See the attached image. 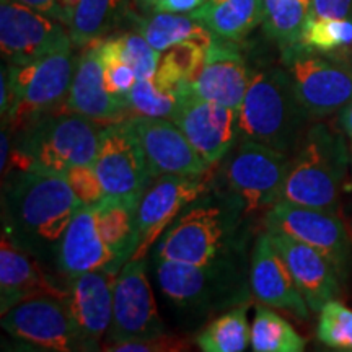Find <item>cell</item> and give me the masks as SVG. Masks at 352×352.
<instances>
[{
  "mask_svg": "<svg viewBox=\"0 0 352 352\" xmlns=\"http://www.w3.org/2000/svg\"><path fill=\"white\" fill-rule=\"evenodd\" d=\"M248 219L230 197L210 188L183 209L153 246V259L210 264L245 259Z\"/></svg>",
  "mask_w": 352,
  "mask_h": 352,
  "instance_id": "7a4b0ae2",
  "label": "cell"
},
{
  "mask_svg": "<svg viewBox=\"0 0 352 352\" xmlns=\"http://www.w3.org/2000/svg\"><path fill=\"white\" fill-rule=\"evenodd\" d=\"M170 120L210 166H217L239 142V109L202 98L191 83L179 88Z\"/></svg>",
  "mask_w": 352,
  "mask_h": 352,
  "instance_id": "5bb4252c",
  "label": "cell"
},
{
  "mask_svg": "<svg viewBox=\"0 0 352 352\" xmlns=\"http://www.w3.org/2000/svg\"><path fill=\"white\" fill-rule=\"evenodd\" d=\"M100 41L82 47L76 64L72 83L64 100V108L91 120L109 124L131 118V108L109 94L104 85Z\"/></svg>",
  "mask_w": 352,
  "mask_h": 352,
  "instance_id": "44dd1931",
  "label": "cell"
},
{
  "mask_svg": "<svg viewBox=\"0 0 352 352\" xmlns=\"http://www.w3.org/2000/svg\"><path fill=\"white\" fill-rule=\"evenodd\" d=\"M164 333L166 327L148 283L147 259H129L114 283L113 321L107 334V347L148 340Z\"/></svg>",
  "mask_w": 352,
  "mask_h": 352,
  "instance_id": "8fae6325",
  "label": "cell"
},
{
  "mask_svg": "<svg viewBox=\"0 0 352 352\" xmlns=\"http://www.w3.org/2000/svg\"><path fill=\"white\" fill-rule=\"evenodd\" d=\"M250 83V65L235 41L215 34L208 47L204 67L191 83L202 98L240 109Z\"/></svg>",
  "mask_w": 352,
  "mask_h": 352,
  "instance_id": "603a6c76",
  "label": "cell"
},
{
  "mask_svg": "<svg viewBox=\"0 0 352 352\" xmlns=\"http://www.w3.org/2000/svg\"><path fill=\"white\" fill-rule=\"evenodd\" d=\"M19 2L46 13V15L59 20L60 23H64L69 28L78 0H19Z\"/></svg>",
  "mask_w": 352,
  "mask_h": 352,
  "instance_id": "ab89813d",
  "label": "cell"
},
{
  "mask_svg": "<svg viewBox=\"0 0 352 352\" xmlns=\"http://www.w3.org/2000/svg\"><path fill=\"white\" fill-rule=\"evenodd\" d=\"M101 63H103V76L107 90L114 98L129 104V94L138 82L135 72L122 57L120 39L118 36H108L100 43ZM131 108V107H129Z\"/></svg>",
  "mask_w": 352,
  "mask_h": 352,
  "instance_id": "836d02e7",
  "label": "cell"
},
{
  "mask_svg": "<svg viewBox=\"0 0 352 352\" xmlns=\"http://www.w3.org/2000/svg\"><path fill=\"white\" fill-rule=\"evenodd\" d=\"M338 126L344 132V135L352 139V98L344 108L338 113Z\"/></svg>",
  "mask_w": 352,
  "mask_h": 352,
  "instance_id": "7bdbcfd3",
  "label": "cell"
},
{
  "mask_svg": "<svg viewBox=\"0 0 352 352\" xmlns=\"http://www.w3.org/2000/svg\"><path fill=\"white\" fill-rule=\"evenodd\" d=\"M310 19H352V0H311Z\"/></svg>",
  "mask_w": 352,
  "mask_h": 352,
  "instance_id": "60d3db41",
  "label": "cell"
},
{
  "mask_svg": "<svg viewBox=\"0 0 352 352\" xmlns=\"http://www.w3.org/2000/svg\"><path fill=\"white\" fill-rule=\"evenodd\" d=\"M214 171L206 176L162 175L152 179L138 206V246L131 259L145 258L186 206L206 195Z\"/></svg>",
  "mask_w": 352,
  "mask_h": 352,
  "instance_id": "9a60e30c",
  "label": "cell"
},
{
  "mask_svg": "<svg viewBox=\"0 0 352 352\" xmlns=\"http://www.w3.org/2000/svg\"><path fill=\"white\" fill-rule=\"evenodd\" d=\"M129 20H135L131 0H78L69 33L74 46L85 47L104 39Z\"/></svg>",
  "mask_w": 352,
  "mask_h": 352,
  "instance_id": "484cf974",
  "label": "cell"
},
{
  "mask_svg": "<svg viewBox=\"0 0 352 352\" xmlns=\"http://www.w3.org/2000/svg\"><path fill=\"white\" fill-rule=\"evenodd\" d=\"M250 284L253 296L263 305L284 310L300 320H308L310 311L305 298L290 272L287 263L276 248L270 232L259 233L254 241L250 264Z\"/></svg>",
  "mask_w": 352,
  "mask_h": 352,
  "instance_id": "ac0fdd59",
  "label": "cell"
},
{
  "mask_svg": "<svg viewBox=\"0 0 352 352\" xmlns=\"http://www.w3.org/2000/svg\"><path fill=\"white\" fill-rule=\"evenodd\" d=\"M351 171H352V147H351Z\"/></svg>",
  "mask_w": 352,
  "mask_h": 352,
  "instance_id": "bcb514c9",
  "label": "cell"
},
{
  "mask_svg": "<svg viewBox=\"0 0 352 352\" xmlns=\"http://www.w3.org/2000/svg\"><path fill=\"white\" fill-rule=\"evenodd\" d=\"M280 64L298 101L314 120L340 113L352 98V63L297 43L280 50Z\"/></svg>",
  "mask_w": 352,
  "mask_h": 352,
  "instance_id": "9c48e42d",
  "label": "cell"
},
{
  "mask_svg": "<svg viewBox=\"0 0 352 352\" xmlns=\"http://www.w3.org/2000/svg\"><path fill=\"white\" fill-rule=\"evenodd\" d=\"M349 165L344 132L316 122L292 155L280 201L338 214Z\"/></svg>",
  "mask_w": 352,
  "mask_h": 352,
  "instance_id": "8992f818",
  "label": "cell"
},
{
  "mask_svg": "<svg viewBox=\"0 0 352 352\" xmlns=\"http://www.w3.org/2000/svg\"><path fill=\"white\" fill-rule=\"evenodd\" d=\"M264 227L316 250L333 264L342 280L351 274V236L338 214L279 201L264 215Z\"/></svg>",
  "mask_w": 352,
  "mask_h": 352,
  "instance_id": "30bf717a",
  "label": "cell"
},
{
  "mask_svg": "<svg viewBox=\"0 0 352 352\" xmlns=\"http://www.w3.org/2000/svg\"><path fill=\"white\" fill-rule=\"evenodd\" d=\"M311 120L283 64L250 67L248 90L239 109V140L267 145L292 157Z\"/></svg>",
  "mask_w": 352,
  "mask_h": 352,
  "instance_id": "277c9868",
  "label": "cell"
},
{
  "mask_svg": "<svg viewBox=\"0 0 352 352\" xmlns=\"http://www.w3.org/2000/svg\"><path fill=\"white\" fill-rule=\"evenodd\" d=\"M290 160L267 145L239 140L214 171L212 188L230 197L246 219L266 215L283 197Z\"/></svg>",
  "mask_w": 352,
  "mask_h": 352,
  "instance_id": "52a82bcc",
  "label": "cell"
},
{
  "mask_svg": "<svg viewBox=\"0 0 352 352\" xmlns=\"http://www.w3.org/2000/svg\"><path fill=\"white\" fill-rule=\"evenodd\" d=\"M157 284L171 305L189 318H208L252 303L250 272L245 259L186 264L153 259Z\"/></svg>",
  "mask_w": 352,
  "mask_h": 352,
  "instance_id": "5b68a950",
  "label": "cell"
},
{
  "mask_svg": "<svg viewBox=\"0 0 352 352\" xmlns=\"http://www.w3.org/2000/svg\"><path fill=\"white\" fill-rule=\"evenodd\" d=\"M316 336L334 351H352V310L338 298L329 300L320 310Z\"/></svg>",
  "mask_w": 352,
  "mask_h": 352,
  "instance_id": "e575fe53",
  "label": "cell"
},
{
  "mask_svg": "<svg viewBox=\"0 0 352 352\" xmlns=\"http://www.w3.org/2000/svg\"><path fill=\"white\" fill-rule=\"evenodd\" d=\"M208 0H157L152 12L166 13H191L199 8Z\"/></svg>",
  "mask_w": 352,
  "mask_h": 352,
  "instance_id": "b9f144b4",
  "label": "cell"
},
{
  "mask_svg": "<svg viewBox=\"0 0 352 352\" xmlns=\"http://www.w3.org/2000/svg\"><path fill=\"white\" fill-rule=\"evenodd\" d=\"M65 298L67 283L60 284L44 264L2 235L0 243V314L32 297Z\"/></svg>",
  "mask_w": 352,
  "mask_h": 352,
  "instance_id": "7402d4cb",
  "label": "cell"
},
{
  "mask_svg": "<svg viewBox=\"0 0 352 352\" xmlns=\"http://www.w3.org/2000/svg\"><path fill=\"white\" fill-rule=\"evenodd\" d=\"M270 235L287 263L310 310L320 314L329 300L340 297L342 279L323 254L284 233L270 232Z\"/></svg>",
  "mask_w": 352,
  "mask_h": 352,
  "instance_id": "cb8c5ba5",
  "label": "cell"
},
{
  "mask_svg": "<svg viewBox=\"0 0 352 352\" xmlns=\"http://www.w3.org/2000/svg\"><path fill=\"white\" fill-rule=\"evenodd\" d=\"M208 47L201 43H182L170 47L160 57L153 82L162 90L178 94L179 88L192 83L204 67Z\"/></svg>",
  "mask_w": 352,
  "mask_h": 352,
  "instance_id": "f546056e",
  "label": "cell"
},
{
  "mask_svg": "<svg viewBox=\"0 0 352 352\" xmlns=\"http://www.w3.org/2000/svg\"><path fill=\"white\" fill-rule=\"evenodd\" d=\"M2 182V235L43 264L57 259L60 240L83 206L65 176L16 170Z\"/></svg>",
  "mask_w": 352,
  "mask_h": 352,
  "instance_id": "6da1fadb",
  "label": "cell"
},
{
  "mask_svg": "<svg viewBox=\"0 0 352 352\" xmlns=\"http://www.w3.org/2000/svg\"><path fill=\"white\" fill-rule=\"evenodd\" d=\"M300 43L324 54L349 50L352 47V19H310Z\"/></svg>",
  "mask_w": 352,
  "mask_h": 352,
  "instance_id": "d6a6232c",
  "label": "cell"
},
{
  "mask_svg": "<svg viewBox=\"0 0 352 352\" xmlns=\"http://www.w3.org/2000/svg\"><path fill=\"white\" fill-rule=\"evenodd\" d=\"M65 179L83 206H95L107 196L94 165H77L65 173Z\"/></svg>",
  "mask_w": 352,
  "mask_h": 352,
  "instance_id": "74e56055",
  "label": "cell"
},
{
  "mask_svg": "<svg viewBox=\"0 0 352 352\" xmlns=\"http://www.w3.org/2000/svg\"><path fill=\"white\" fill-rule=\"evenodd\" d=\"M74 47L69 28L19 0H0V50L8 65H23Z\"/></svg>",
  "mask_w": 352,
  "mask_h": 352,
  "instance_id": "7c38bea8",
  "label": "cell"
},
{
  "mask_svg": "<svg viewBox=\"0 0 352 352\" xmlns=\"http://www.w3.org/2000/svg\"><path fill=\"white\" fill-rule=\"evenodd\" d=\"M191 342L188 338L178 336V334L164 333L158 336L148 338V340L140 341H131L122 342V344L109 346L103 351H113V352H182L191 349Z\"/></svg>",
  "mask_w": 352,
  "mask_h": 352,
  "instance_id": "f35d334b",
  "label": "cell"
},
{
  "mask_svg": "<svg viewBox=\"0 0 352 352\" xmlns=\"http://www.w3.org/2000/svg\"><path fill=\"white\" fill-rule=\"evenodd\" d=\"M116 276L111 271H90L67 279V296L63 302L78 331L95 351L111 328Z\"/></svg>",
  "mask_w": 352,
  "mask_h": 352,
  "instance_id": "ffe728a7",
  "label": "cell"
},
{
  "mask_svg": "<svg viewBox=\"0 0 352 352\" xmlns=\"http://www.w3.org/2000/svg\"><path fill=\"white\" fill-rule=\"evenodd\" d=\"M157 0H135V3H139L144 10H152L153 6H155Z\"/></svg>",
  "mask_w": 352,
  "mask_h": 352,
  "instance_id": "f6af8a7d",
  "label": "cell"
},
{
  "mask_svg": "<svg viewBox=\"0 0 352 352\" xmlns=\"http://www.w3.org/2000/svg\"><path fill=\"white\" fill-rule=\"evenodd\" d=\"M134 197L104 196L94 206L101 239L127 263L138 246V206Z\"/></svg>",
  "mask_w": 352,
  "mask_h": 352,
  "instance_id": "4316f807",
  "label": "cell"
},
{
  "mask_svg": "<svg viewBox=\"0 0 352 352\" xmlns=\"http://www.w3.org/2000/svg\"><path fill=\"white\" fill-rule=\"evenodd\" d=\"M351 230H352V220H351Z\"/></svg>",
  "mask_w": 352,
  "mask_h": 352,
  "instance_id": "7dc6e473",
  "label": "cell"
},
{
  "mask_svg": "<svg viewBox=\"0 0 352 352\" xmlns=\"http://www.w3.org/2000/svg\"><path fill=\"white\" fill-rule=\"evenodd\" d=\"M2 328L26 344L44 351H95L70 318L63 298L38 296L12 307L2 315Z\"/></svg>",
  "mask_w": 352,
  "mask_h": 352,
  "instance_id": "4fadbf2b",
  "label": "cell"
},
{
  "mask_svg": "<svg viewBox=\"0 0 352 352\" xmlns=\"http://www.w3.org/2000/svg\"><path fill=\"white\" fill-rule=\"evenodd\" d=\"M178 94L162 90L153 82V78L138 80L129 94L131 116H151V118H170L173 116Z\"/></svg>",
  "mask_w": 352,
  "mask_h": 352,
  "instance_id": "d590c367",
  "label": "cell"
},
{
  "mask_svg": "<svg viewBox=\"0 0 352 352\" xmlns=\"http://www.w3.org/2000/svg\"><path fill=\"white\" fill-rule=\"evenodd\" d=\"M122 57L135 72L138 80L153 78L158 64H160V54L152 44L145 39L139 32H129L118 34Z\"/></svg>",
  "mask_w": 352,
  "mask_h": 352,
  "instance_id": "8d00e7d4",
  "label": "cell"
},
{
  "mask_svg": "<svg viewBox=\"0 0 352 352\" xmlns=\"http://www.w3.org/2000/svg\"><path fill=\"white\" fill-rule=\"evenodd\" d=\"M311 15V0H264L263 30L280 50L302 41Z\"/></svg>",
  "mask_w": 352,
  "mask_h": 352,
  "instance_id": "f1b7e54d",
  "label": "cell"
},
{
  "mask_svg": "<svg viewBox=\"0 0 352 352\" xmlns=\"http://www.w3.org/2000/svg\"><path fill=\"white\" fill-rule=\"evenodd\" d=\"M104 124L59 107L12 132V151L2 176L16 170L63 175L77 165H94Z\"/></svg>",
  "mask_w": 352,
  "mask_h": 352,
  "instance_id": "3957f363",
  "label": "cell"
},
{
  "mask_svg": "<svg viewBox=\"0 0 352 352\" xmlns=\"http://www.w3.org/2000/svg\"><path fill=\"white\" fill-rule=\"evenodd\" d=\"M138 32L155 47L158 52L168 51L170 47L182 43H201L210 46L215 34L210 30L192 19L191 15L182 13L153 12V15L134 20Z\"/></svg>",
  "mask_w": 352,
  "mask_h": 352,
  "instance_id": "83f0119b",
  "label": "cell"
},
{
  "mask_svg": "<svg viewBox=\"0 0 352 352\" xmlns=\"http://www.w3.org/2000/svg\"><path fill=\"white\" fill-rule=\"evenodd\" d=\"M250 344L254 352H302L307 342L287 320L271 308L258 307Z\"/></svg>",
  "mask_w": 352,
  "mask_h": 352,
  "instance_id": "1f68e13d",
  "label": "cell"
},
{
  "mask_svg": "<svg viewBox=\"0 0 352 352\" xmlns=\"http://www.w3.org/2000/svg\"><path fill=\"white\" fill-rule=\"evenodd\" d=\"M8 109V67L6 65L2 67V74H0V113L2 118L7 114Z\"/></svg>",
  "mask_w": 352,
  "mask_h": 352,
  "instance_id": "ee69618b",
  "label": "cell"
},
{
  "mask_svg": "<svg viewBox=\"0 0 352 352\" xmlns=\"http://www.w3.org/2000/svg\"><path fill=\"white\" fill-rule=\"evenodd\" d=\"M94 166L107 196L113 197L140 199L153 179L129 120L104 124Z\"/></svg>",
  "mask_w": 352,
  "mask_h": 352,
  "instance_id": "2e32d148",
  "label": "cell"
},
{
  "mask_svg": "<svg viewBox=\"0 0 352 352\" xmlns=\"http://www.w3.org/2000/svg\"><path fill=\"white\" fill-rule=\"evenodd\" d=\"M124 264L101 239L94 206H80L60 240L56 259L59 274L65 279L90 271H111L120 274Z\"/></svg>",
  "mask_w": 352,
  "mask_h": 352,
  "instance_id": "d6986e66",
  "label": "cell"
},
{
  "mask_svg": "<svg viewBox=\"0 0 352 352\" xmlns=\"http://www.w3.org/2000/svg\"><path fill=\"white\" fill-rule=\"evenodd\" d=\"M189 15L217 36L240 43L264 19V0H208Z\"/></svg>",
  "mask_w": 352,
  "mask_h": 352,
  "instance_id": "d4e9b609",
  "label": "cell"
},
{
  "mask_svg": "<svg viewBox=\"0 0 352 352\" xmlns=\"http://www.w3.org/2000/svg\"><path fill=\"white\" fill-rule=\"evenodd\" d=\"M248 305L223 311L197 334L196 344L204 352H241L252 340V328L246 318Z\"/></svg>",
  "mask_w": 352,
  "mask_h": 352,
  "instance_id": "4dcf8cb0",
  "label": "cell"
},
{
  "mask_svg": "<svg viewBox=\"0 0 352 352\" xmlns=\"http://www.w3.org/2000/svg\"><path fill=\"white\" fill-rule=\"evenodd\" d=\"M127 120L142 145L152 178L162 175L206 176L215 170L168 118L131 116Z\"/></svg>",
  "mask_w": 352,
  "mask_h": 352,
  "instance_id": "e0dca14e",
  "label": "cell"
},
{
  "mask_svg": "<svg viewBox=\"0 0 352 352\" xmlns=\"http://www.w3.org/2000/svg\"><path fill=\"white\" fill-rule=\"evenodd\" d=\"M72 47L23 65H8V109L2 118L12 132L63 107L76 72Z\"/></svg>",
  "mask_w": 352,
  "mask_h": 352,
  "instance_id": "ba28073f",
  "label": "cell"
}]
</instances>
